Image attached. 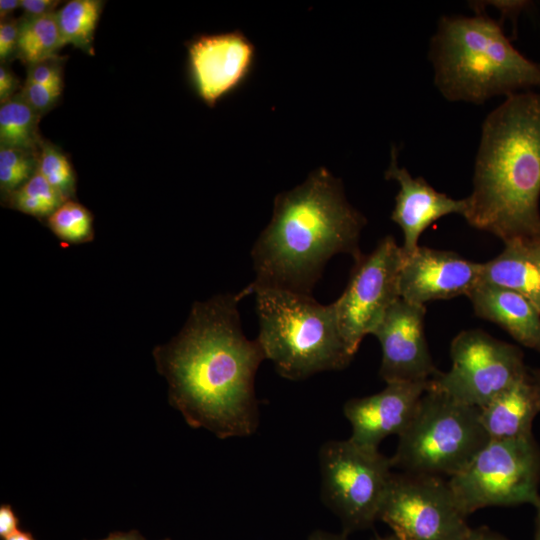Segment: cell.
<instances>
[{
    "instance_id": "obj_27",
    "label": "cell",
    "mask_w": 540,
    "mask_h": 540,
    "mask_svg": "<svg viewBox=\"0 0 540 540\" xmlns=\"http://www.w3.org/2000/svg\"><path fill=\"white\" fill-rule=\"evenodd\" d=\"M64 58L57 56L27 66L26 82L48 85L59 92L63 88Z\"/></svg>"
},
{
    "instance_id": "obj_1",
    "label": "cell",
    "mask_w": 540,
    "mask_h": 540,
    "mask_svg": "<svg viewBox=\"0 0 540 540\" xmlns=\"http://www.w3.org/2000/svg\"><path fill=\"white\" fill-rule=\"evenodd\" d=\"M243 297L240 291L195 302L180 333L153 351L170 405L189 426L219 439L248 437L259 425L254 384L265 355L242 331Z\"/></svg>"
},
{
    "instance_id": "obj_40",
    "label": "cell",
    "mask_w": 540,
    "mask_h": 540,
    "mask_svg": "<svg viewBox=\"0 0 540 540\" xmlns=\"http://www.w3.org/2000/svg\"><path fill=\"white\" fill-rule=\"evenodd\" d=\"M374 540H400V539L394 534H392V535H388L384 537L377 536Z\"/></svg>"
},
{
    "instance_id": "obj_3",
    "label": "cell",
    "mask_w": 540,
    "mask_h": 540,
    "mask_svg": "<svg viewBox=\"0 0 540 540\" xmlns=\"http://www.w3.org/2000/svg\"><path fill=\"white\" fill-rule=\"evenodd\" d=\"M540 94L512 93L482 126L467 222L504 244L540 241Z\"/></svg>"
},
{
    "instance_id": "obj_21",
    "label": "cell",
    "mask_w": 540,
    "mask_h": 540,
    "mask_svg": "<svg viewBox=\"0 0 540 540\" xmlns=\"http://www.w3.org/2000/svg\"><path fill=\"white\" fill-rule=\"evenodd\" d=\"M63 46L56 12L19 18L17 58L27 66L59 56Z\"/></svg>"
},
{
    "instance_id": "obj_29",
    "label": "cell",
    "mask_w": 540,
    "mask_h": 540,
    "mask_svg": "<svg viewBox=\"0 0 540 540\" xmlns=\"http://www.w3.org/2000/svg\"><path fill=\"white\" fill-rule=\"evenodd\" d=\"M19 19L7 18L0 21V61L1 65L17 58Z\"/></svg>"
},
{
    "instance_id": "obj_33",
    "label": "cell",
    "mask_w": 540,
    "mask_h": 540,
    "mask_svg": "<svg viewBox=\"0 0 540 540\" xmlns=\"http://www.w3.org/2000/svg\"><path fill=\"white\" fill-rule=\"evenodd\" d=\"M464 540H507L486 526L471 528Z\"/></svg>"
},
{
    "instance_id": "obj_30",
    "label": "cell",
    "mask_w": 540,
    "mask_h": 540,
    "mask_svg": "<svg viewBox=\"0 0 540 540\" xmlns=\"http://www.w3.org/2000/svg\"><path fill=\"white\" fill-rule=\"evenodd\" d=\"M19 88V80L16 75L7 67L0 66V103L3 104L12 98Z\"/></svg>"
},
{
    "instance_id": "obj_19",
    "label": "cell",
    "mask_w": 540,
    "mask_h": 540,
    "mask_svg": "<svg viewBox=\"0 0 540 540\" xmlns=\"http://www.w3.org/2000/svg\"><path fill=\"white\" fill-rule=\"evenodd\" d=\"M480 283L517 292L540 311V241L505 244L497 257L482 263Z\"/></svg>"
},
{
    "instance_id": "obj_25",
    "label": "cell",
    "mask_w": 540,
    "mask_h": 540,
    "mask_svg": "<svg viewBox=\"0 0 540 540\" xmlns=\"http://www.w3.org/2000/svg\"><path fill=\"white\" fill-rule=\"evenodd\" d=\"M38 172L63 196L73 200L76 194L75 172L61 149L43 140L38 151Z\"/></svg>"
},
{
    "instance_id": "obj_5",
    "label": "cell",
    "mask_w": 540,
    "mask_h": 540,
    "mask_svg": "<svg viewBox=\"0 0 540 540\" xmlns=\"http://www.w3.org/2000/svg\"><path fill=\"white\" fill-rule=\"evenodd\" d=\"M242 292L255 296L256 339L281 377L299 381L350 364L354 356L342 337L333 303L323 305L311 295L273 287L249 285Z\"/></svg>"
},
{
    "instance_id": "obj_32",
    "label": "cell",
    "mask_w": 540,
    "mask_h": 540,
    "mask_svg": "<svg viewBox=\"0 0 540 540\" xmlns=\"http://www.w3.org/2000/svg\"><path fill=\"white\" fill-rule=\"evenodd\" d=\"M19 530V518L9 504L0 506V537L5 539Z\"/></svg>"
},
{
    "instance_id": "obj_16",
    "label": "cell",
    "mask_w": 540,
    "mask_h": 540,
    "mask_svg": "<svg viewBox=\"0 0 540 540\" xmlns=\"http://www.w3.org/2000/svg\"><path fill=\"white\" fill-rule=\"evenodd\" d=\"M385 178L397 181L400 186L391 219L402 229L404 255L411 254L419 246L421 234L435 221L450 214L464 216L467 210L466 198L454 199L438 192L422 177L414 178L408 170L399 167L395 147Z\"/></svg>"
},
{
    "instance_id": "obj_20",
    "label": "cell",
    "mask_w": 540,
    "mask_h": 540,
    "mask_svg": "<svg viewBox=\"0 0 540 540\" xmlns=\"http://www.w3.org/2000/svg\"><path fill=\"white\" fill-rule=\"evenodd\" d=\"M38 114L16 93L0 106V146L38 153L42 139Z\"/></svg>"
},
{
    "instance_id": "obj_15",
    "label": "cell",
    "mask_w": 540,
    "mask_h": 540,
    "mask_svg": "<svg viewBox=\"0 0 540 540\" xmlns=\"http://www.w3.org/2000/svg\"><path fill=\"white\" fill-rule=\"evenodd\" d=\"M429 381L390 382L380 392L345 402L343 413L352 429L350 440L356 444L378 449L390 435L399 436L413 418Z\"/></svg>"
},
{
    "instance_id": "obj_12",
    "label": "cell",
    "mask_w": 540,
    "mask_h": 540,
    "mask_svg": "<svg viewBox=\"0 0 540 540\" xmlns=\"http://www.w3.org/2000/svg\"><path fill=\"white\" fill-rule=\"evenodd\" d=\"M425 313V305L400 298L372 331L381 346L379 375L386 383L429 381L440 372L426 342Z\"/></svg>"
},
{
    "instance_id": "obj_2",
    "label": "cell",
    "mask_w": 540,
    "mask_h": 540,
    "mask_svg": "<svg viewBox=\"0 0 540 540\" xmlns=\"http://www.w3.org/2000/svg\"><path fill=\"white\" fill-rule=\"evenodd\" d=\"M366 218L346 200L342 182L318 168L295 188L275 197L269 224L255 241L253 286L311 295L336 254L354 260Z\"/></svg>"
},
{
    "instance_id": "obj_35",
    "label": "cell",
    "mask_w": 540,
    "mask_h": 540,
    "mask_svg": "<svg viewBox=\"0 0 540 540\" xmlns=\"http://www.w3.org/2000/svg\"><path fill=\"white\" fill-rule=\"evenodd\" d=\"M308 540H347V535L345 533L333 534L322 530H315L309 535Z\"/></svg>"
},
{
    "instance_id": "obj_10",
    "label": "cell",
    "mask_w": 540,
    "mask_h": 540,
    "mask_svg": "<svg viewBox=\"0 0 540 540\" xmlns=\"http://www.w3.org/2000/svg\"><path fill=\"white\" fill-rule=\"evenodd\" d=\"M440 476L393 473L379 519L400 540H464L471 527Z\"/></svg>"
},
{
    "instance_id": "obj_7",
    "label": "cell",
    "mask_w": 540,
    "mask_h": 540,
    "mask_svg": "<svg viewBox=\"0 0 540 540\" xmlns=\"http://www.w3.org/2000/svg\"><path fill=\"white\" fill-rule=\"evenodd\" d=\"M448 482L466 516L491 506L534 505L540 497V447L533 434L490 439Z\"/></svg>"
},
{
    "instance_id": "obj_6",
    "label": "cell",
    "mask_w": 540,
    "mask_h": 540,
    "mask_svg": "<svg viewBox=\"0 0 540 540\" xmlns=\"http://www.w3.org/2000/svg\"><path fill=\"white\" fill-rule=\"evenodd\" d=\"M480 408L429 388L398 436L393 467L404 473L449 476L461 472L488 443Z\"/></svg>"
},
{
    "instance_id": "obj_41",
    "label": "cell",
    "mask_w": 540,
    "mask_h": 540,
    "mask_svg": "<svg viewBox=\"0 0 540 540\" xmlns=\"http://www.w3.org/2000/svg\"><path fill=\"white\" fill-rule=\"evenodd\" d=\"M163 540H170V539H163Z\"/></svg>"
},
{
    "instance_id": "obj_24",
    "label": "cell",
    "mask_w": 540,
    "mask_h": 540,
    "mask_svg": "<svg viewBox=\"0 0 540 540\" xmlns=\"http://www.w3.org/2000/svg\"><path fill=\"white\" fill-rule=\"evenodd\" d=\"M50 230L64 243L81 244L94 237L91 212L74 200L63 203L47 218Z\"/></svg>"
},
{
    "instance_id": "obj_31",
    "label": "cell",
    "mask_w": 540,
    "mask_h": 540,
    "mask_svg": "<svg viewBox=\"0 0 540 540\" xmlns=\"http://www.w3.org/2000/svg\"><path fill=\"white\" fill-rule=\"evenodd\" d=\"M58 0H20V7L24 10V15L41 16L56 12L59 5Z\"/></svg>"
},
{
    "instance_id": "obj_8",
    "label": "cell",
    "mask_w": 540,
    "mask_h": 540,
    "mask_svg": "<svg viewBox=\"0 0 540 540\" xmlns=\"http://www.w3.org/2000/svg\"><path fill=\"white\" fill-rule=\"evenodd\" d=\"M318 461L322 501L340 519L343 533L370 528L393 475L391 458L348 438L325 442Z\"/></svg>"
},
{
    "instance_id": "obj_34",
    "label": "cell",
    "mask_w": 540,
    "mask_h": 540,
    "mask_svg": "<svg viewBox=\"0 0 540 540\" xmlns=\"http://www.w3.org/2000/svg\"><path fill=\"white\" fill-rule=\"evenodd\" d=\"M101 540H146L143 535L137 530H130L128 532H113L106 538Z\"/></svg>"
},
{
    "instance_id": "obj_26",
    "label": "cell",
    "mask_w": 540,
    "mask_h": 540,
    "mask_svg": "<svg viewBox=\"0 0 540 540\" xmlns=\"http://www.w3.org/2000/svg\"><path fill=\"white\" fill-rule=\"evenodd\" d=\"M38 171V153L0 146V190L2 198L21 188Z\"/></svg>"
},
{
    "instance_id": "obj_36",
    "label": "cell",
    "mask_w": 540,
    "mask_h": 540,
    "mask_svg": "<svg viewBox=\"0 0 540 540\" xmlns=\"http://www.w3.org/2000/svg\"><path fill=\"white\" fill-rule=\"evenodd\" d=\"M20 7V0H1L0 1V19L9 18V15Z\"/></svg>"
},
{
    "instance_id": "obj_38",
    "label": "cell",
    "mask_w": 540,
    "mask_h": 540,
    "mask_svg": "<svg viewBox=\"0 0 540 540\" xmlns=\"http://www.w3.org/2000/svg\"><path fill=\"white\" fill-rule=\"evenodd\" d=\"M533 506L536 509V530L534 540H540V497Z\"/></svg>"
},
{
    "instance_id": "obj_11",
    "label": "cell",
    "mask_w": 540,
    "mask_h": 540,
    "mask_svg": "<svg viewBox=\"0 0 540 540\" xmlns=\"http://www.w3.org/2000/svg\"><path fill=\"white\" fill-rule=\"evenodd\" d=\"M404 259L393 236L384 237L355 260L349 281L333 302L342 337L354 356L363 338L371 334L389 307L400 299L399 279Z\"/></svg>"
},
{
    "instance_id": "obj_39",
    "label": "cell",
    "mask_w": 540,
    "mask_h": 540,
    "mask_svg": "<svg viewBox=\"0 0 540 540\" xmlns=\"http://www.w3.org/2000/svg\"><path fill=\"white\" fill-rule=\"evenodd\" d=\"M530 374L540 397V369H530Z\"/></svg>"
},
{
    "instance_id": "obj_23",
    "label": "cell",
    "mask_w": 540,
    "mask_h": 540,
    "mask_svg": "<svg viewBox=\"0 0 540 540\" xmlns=\"http://www.w3.org/2000/svg\"><path fill=\"white\" fill-rule=\"evenodd\" d=\"M4 200L11 208L38 218H48L67 201L38 171Z\"/></svg>"
},
{
    "instance_id": "obj_14",
    "label": "cell",
    "mask_w": 540,
    "mask_h": 540,
    "mask_svg": "<svg viewBox=\"0 0 540 540\" xmlns=\"http://www.w3.org/2000/svg\"><path fill=\"white\" fill-rule=\"evenodd\" d=\"M481 268L482 263L467 260L455 252L418 246L411 254L404 255L400 297L425 305L430 301L467 296L479 284Z\"/></svg>"
},
{
    "instance_id": "obj_18",
    "label": "cell",
    "mask_w": 540,
    "mask_h": 540,
    "mask_svg": "<svg viewBox=\"0 0 540 540\" xmlns=\"http://www.w3.org/2000/svg\"><path fill=\"white\" fill-rule=\"evenodd\" d=\"M540 412V397L527 374L480 408L481 423L489 439H509L532 434Z\"/></svg>"
},
{
    "instance_id": "obj_4",
    "label": "cell",
    "mask_w": 540,
    "mask_h": 540,
    "mask_svg": "<svg viewBox=\"0 0 540 540\" xmlns=\"http://www.w3.org/2000/svg\"><path fill=\"white\" fill-rule=\"evenodd\" d=\"M435 84L450 101L483 103L540 86V66L517 51L488 15L443 17L431 40Z\"/></svg>"
},
{
    "instance_id": "obj_37",
    "label": "cell",
    "mask_w": 540,
    "mask_h": 540,
    "mask_svg": "<svg viewBox=\"0 0 540 540\" xmlns=\"http://www.w3.org/2000/svg\"><path fill=\"white\" fill-rule=\"evenodd\" d=\"M3 540H36V539L30 532L18 530Z\"/></svg>"
},
{
    "instance_id": "obj_13",
    "label": "cell",
    "mask_w": 540,
    "mask_h": 540,
    "mask_svg": "<svg viewBox=\"0 0 540 540\" xmlns=\"http://www.w3.org/2000/svg\"><path fill=\"white\" fill-rule=\"evenodd\" d=\"M189 72L198 96L210 107L243 84L255 61V47L240 31L201 35L188 45Z\"/></svg>"
},
{
    "instance_id": "obj_22",
    "label": "cell",
    "mask_w": 540,
    "mask_h": 540,
    "mask_svg": "<svg viewBox=\"0 0 540 540\" xmlns=\"http://www.w3.org/2000/svg\"><path fill=\"white\" fill-rule=\"evenodd\" d=\"M103 3L99 0H72L56 11L64 46L71 44L89 55H94V32Z\"/></svg>"
},
{
    "instance_id": "obj_9",
    "label": "cell",
    "mask_w": 540,
    "mask_h": 540,
    "mask_svg": "<svg viewBox=\"0 0 540 540\" xmlns=\"http://www.w3.org/2000/svg\"><path fill=\"white\" fill-rule=\"evenodd\" d=\"M452 365L430 380V387L482 408L528 372L515 345L479 330L460 332L451 342Z\"/></svg>"
},
{
    "instance_id": "obj_17",
    "label": "cell",
    "mask_w": 540,
    "mask_h": 540,
    "mask_svg": "<svg viewBox=\"0 0 540 540\" xmlns=\"http://www.w3.org/2000/svg\"><path fill=\"white\" fill-rule=\"evenodd\" d=\"M475 314L498 324L521 345L540 352V311L512 290L478 284L468 295Z\"/></svg>"
},
{
    "instance_id": "obj_28",
    "label": "cell",
    "mask_w": 540,
    "mask_h": 540,
    "mask_svg": "<svg viewBox=\"0 0 540 540\" xmlns=\"http://www.w3.org/2000/svg\"><path fill=\"white\" fill-rule=\"evenodd\" d=\"M19 92L23 99L41 116L57 104L61 95V92L48 85L26 81Z\"/></svg>"
}]
</instances>
